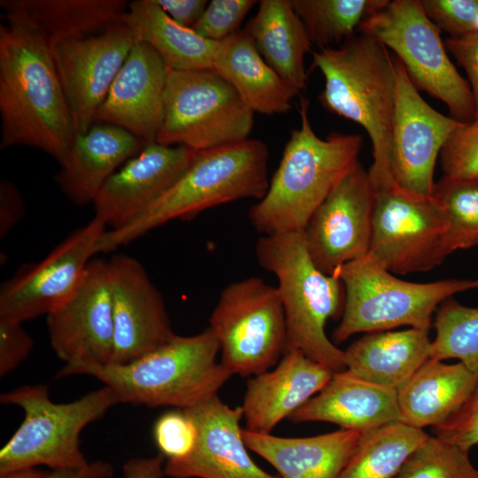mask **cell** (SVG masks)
<instances>
[{
  "instance_id": "1",
  "label": "cell",
  "mask_w": 478,
  "mask_h": 478,
  "mask_svg": "<svg viewBox=\"0 0 478 478\" xmlns=\"http://www.w3.org/2000/svg\"><path fill=\"white\" fill-rule=\"evenodd\" d=\"M1 149L27 146L59 164L76 135L50 50L24 29L0 26Z\"/></svg>"
},
{
  "instance_id": "2",
  "label": "cell",
  "mask_w": 478,
  "mask_h": 478,
  "mask_svg": "<svg viewBox=\"0 0 478 478\" xmlns=\"http://www.w3.org/2000/svg\"><path fill=\"white\" fill-rule=\"evenodd\" d=\"M310 103L301 97V124L290 132L266 195L248 212L261 235L303 232L310 218L358 161L363 139L333 132L318 136L309 119Z\"/></svg>"
},
{
  "instance_id": "3",
  "label": "cell",
  "mask_w": 478,
  "mask_h": 478,
  "mask_svg": "<svg viewBox=\"0 0 478 478\" xmlns=\"http://www.w3.org/2000/svg\"><path fill=\"white\" fill-rule=\"evenodd\" d=\"M220 345L209 328L169 341L122 365L64 366L57 377L89 375L110 387L120 403L147 407H193L218 395L232 374L218 362Z\"/></svg>"
},
{
  "instance_id": "4",
  "label": "cell",
  "mask_w": 478,
  "mask_h": 478,
  "mask_svg": "<svg viewBox=\"0 0 478 478\" xmlns=\"http://www.w3.org/2000/svg\"><path fill=\"white\" fill-rule=\"evenodd\" d=\"M268 159L267 145L251 138L197 151L175 184L130 223L106 230L95 253L113 251L167 222L190 220L220 204L243 198L260 200L269 186Z\"/></svg>"
},
{
  "instance_id": "5",
  "label": "cell",
  "mask_w": 478,
  "mask_h": 478,
  "mask_svg": "<svg viewBox=\"0 0 478 478\" xmlns=\"http://www.w3.org/2000/svg\"><path fill=\"white\" fill-rule=\"evenodd\" d=\"M312 67L324 77L322 106L361 126L368 134L372 178L392 175L389 145L396 101L393 57L375 38L359 33L341 45L312 51Z\"/></svg>"
},
{
  "instance_id": "6",
  "label": "cell",
  "mask_w": 478,
  "mask_h": 478,
  "mask_svg": "<svg viewBox=\"0 0 478 478\" xmlns=\"http://www.w3.org/2000/svg\"><path fill=\"white\" fill-rule=\"evenodd\" d=\"M255 253L260 266L278 280L287 325L286 351H299L333 373L345 370L344 351L325 330L329 319L343 314V282L315 266L303 232L261 235Z\"/></svg>"
},
{
  "instance_id": "7",
  "label": "cell",
  "mask_w": 478,
  "mask_h": 478,
  "mask_svg": "<svg viewBox=\"0 0 478 478\" xmlns=\"http://www.w3.org/2000/svg\"><path fill=\"white\" fill-rule=\"evenodd\" d=\"M19 406L24 418L0 451V474L46 466L51 471L87 467L81 450L83 428L104 416L120 399L108 386L68 403L51 401L45 385H24L0 396Z\"/></svg>"
},
{
  "instance_id": "8",
  "label": "cell",
  "mask_w": 478,
  "mask_h": 478,
  "mask_svg": "<svg viewBox=\"0 0 478 478\" xmlns=\"http://www.w3.org/2000/svg\"><path fill=\"white\" fill-rule=\"evenodd\" d=\"M344 288L342 319L333 339L343 343L360 332L400 326L429 330L434 312L454 294L478 289V279L417 283L401 280L373 254L346 263L333 273Z\"/></svg>"
},
{
  "instance_id": "9",
  "label": "cell",
  "mask_w": 478,
  "mask_h": 478,
  "mask_svg": "<svg viewBox=\"0 0 478 478\" xmlns=\"http://www.w3.org/2000/svg\"><path fill=\"white\" fill-rule=\"evenodd\" d=\"M358 31L391 50L418 90L442 101L451 117L463 123L476 119L469 83L452 64L441 31L424 12L420 0H389L364 20Z\"/></svg>"
},
{
  "instance_id": "10",
  "label": "cell",
  "mask_w": 478,
  "mask_h": 478,
  "mask_svg": "<svg viewBox=\"0 0 478 478\" xmlns=\"http://www.w3.org/2000/svg\"><path fill=\"white\" fill-rule=\"evenodd\" d=\"M254 112L214 69H168L156 142L197 151L249 138Z\"/></svg>"
},
{
  "instance_id": "11",
  "label": "cell",
  "mask_w": 478,
  "mask_h": 478,
  "mask_svg": "<svg viewBox=\"0 0 478 478\" xmlns=\"http://www.w3.org/2000/svg\"><path fill=\"white\" fill-rule=\"evenodd\" d=\"M209 323L220 345V362L232 375L265 373L286 352L287 325L278 289L259 277L227 285Z\"/></svg>"
},
{
  "instance_id": "12",
  "label": "cell",
  "mask_w": 478,
  "mask_h": 478,
  "mask_svg": "<svg viewBox=\"0 0 478 478\" xmlns=\"http://www.w3.org/2000/svg\"><path fill=\"white\" fill-rule=\"evenodd\" d=\"M374 192L369 252L392 274L429 271L451 254L446 221L431 195L409 191L394 177L371 181Z\"/></svg>"
},
{
  "instance_id": "13",
  "label": "cell",
  "mask_w": 478,
  "mask_h": 478,
  "mask_svg": "<svg viewBox=\"0 0 478 478\" xmlns=\"http://www.w3.org/2000/svg\"><path fill=\"white\" fill-rule=\"evenodd\" d=\"M107 230L94 216L39 262L22 266L0 286V320L22 323L48 315L73 291Z\"/></svg>"
},
{
  "instance_id": "14",
  "label": "cell",
  "mask_w": 478,
  "mask_h": 478,
  "mask_svg": "<svg viewBox=\"0 0 478 478\" xmlns=\"http://www.w3.org/2000/svg\"><path fill=\"white\" fill-rule=\"evenodd\" d=\"M396 101L389 145L392 175L402 188L429 196L436 160L451 135L464 123L431 107L403 64L393 58Z\"/></svg>"
},
{
  "instance_id": "15",
  "label": "cell",
  "mask_w": 478,
  "mask_h": 478,
  "mask_svg": "<svg viewBox=\"0 0 478 478\" xmlns=\"http://www.w3.org/2000/svg\"><path fill=\"white\" fill-rule=\"evenodd\" d=\"M47 316L50 343L66 366H105L113 352L109 259L92 258L73 291Z\"/></svg>"
},
{
  "instance_id": "16",
  "label": "cell",
  "mask_w": 478,
  "mask_h": 478,
  "mask_svg": "<svg viewBox=\"0 0 478 478\" xmlns=\"http://www.w3.org/2000/svg\"><path fill=\"white\" fill-rule=\"evenodd\" d=\"M374 192L358 160L313 212L303 231L315 266L324 274L366 256L372 236Z\"/></svg>"
},
{
  "instance_id": "17",
  "label": "cell",
  "mask_w": 478,
  "mask_h": 478,
  "mask_svg": "<svg viewBox=\"0 0 478 478\" xmlns=\"http://www.w3.org/2000/svg\"><path fill=\"white\" fill-rule=\"evenodd\" d=\"M136 41L121 19L97 35L50 50L76 134L94 125L98 108Z\"/></svg>"
},
{
  "instance_id": "18",
  "label": "cell",
  "mask_w": 478,
  "mask_h": 478,
  "mask_svg": "<svg viewBox=\"0 0 478 478\" xmlns=\"http://www.w3.org/2000/svg\"><path fill=\"white\" fill-rule=\"evenodd\" d=\"M113 318L112 365L140 358L169 341L173 331L164 298L133 257L109 259Z\"/></svg>"
},
{
  "instance_id": "19",
  "label": "cell",
  "mask_w": 478,
  "mask_h": 478,
  "mask_svg": "<svg viewBox=\"0 0 478 478\" xmlns=\"http://www.w3.org/2000/svg\"><path fill=\"white\" fill-rule=\"evenodd\" d=\"M184 410L197 427L192 451L167 459L164 473L171 478H281L266 472L248 453L240 422L242 406L230 407L218 395Z\"/></svg>"
},
{
  "instance_id": "20",
  "label": "cell",
  "mask_w": 478,
  "mask_h": 478,
  "mask_svg": "<svg viewBox=\"0 0 478 478\" xmlns=\"http://www.w3.org/2000/svg\"><path fill=\"white\" fill-rule=\"evenodd\" d=\"M196 154L184 146L148 143L103 185L93 202L95 215L110 230L127 225L175 184Z\"/></svg>"
},
{
  "instance_id": "21",
  "label": "cell",
  "mask_w": 478,
  "mask_h": 478,
  "mask_svg": "<svg viewBox=\"0 0 478 478\" xmlns=\"http://www.w3.org/2000/svg\"><path fill=\"white\" fill-rule=\"evenodd\" d=\"M167 73L157 51L136 41L98 108L95 123L114 125L146 143L156 142L164 116Z\"/></svg>"
},
{
  "instance_id": "22",
  "label": "cell",
  "mask_w": 478,
  "mask_h": 478,
  "mask_svg": "<svg viewBox=\"0 0 478 478\" xmlns=\"http://www.w3.org/2000/svg\"><path fill=\"white\" fill-rule=\"evenodd\" d=\"M333 372L299 351H288L272 371L249 379L242 406L245 429L270 434L330 381Z\"/></svg>"
},
{
  "instance_id": "23",
  "label": "cell",
  "mask_w": 478,
  "mask_h": 478,
  "mask_svg": "<svg viewBox=\"0 0 478 478\" xmlns=\"http://www.w3.org/2000/svg\"><path fill=\"white\" fill-rule=\"evenodd\" d=\"M147 143L120 127L95 123L74 135L56 182L73 204H93L105 181Z\"/></svg>"
},
{
  "instance_id": "24",
  "label": "cell",
  "mask_w": 478,
  "mask_h": 478,
  "mask_svg": "<svg viewBox=\"0 0 478 478\" xmlns=\"http://www.w3.org/2000/svg\"><path fill=\"white\" fill-rule=\"evenodd\" d=\"M126 0H1L7 23L55 45L92 36L121 20Z\"/></svg>"
},
{
  "instance_id": "25",
  "label": "cell",
  "mask_w": 478,
  "mask_h": 478,
  "mask_svg": "<svg viewBox=\"0 0 478 478\" xmlns=\"http://www.w3.org/2000/svg\"><path fill=\"white\" fill-rule=\"evenodd\" d=\"M294 423L325 421L359 432L400 421L397 389L364 381L346 370L297 409Z\"/></svg>"
},
{
  "instance_id": "26",
  "label": "cell",
  "mask_w": 478,
  "mask_h": 478,
  "mask_svg": "<svg viewBox=\"0 0 478 478\" xmlns=\"http://www.w3.org/2000/svg\"><path fill=\"white\" fill-rule=\"evenodd\" d=\"M360 436L359 431L344 428L307 437L243 429L248 449L273 466L281 478H339Z\"/></svg>"
},
{
  "instance_id": "27",
  "label": "cell",
  "mask_w": 478,
  "mask_h": 478,
  "mask_svg": "<svg viewBox=\"0 0 478 478\" xmlns=\"http://www.w3.org/2000/svg\"><path fill=\"white\" fill-rule=\"evenodd\" d=\"M478 384V374L461 362L428 359L397 389L400 422L423 429L448 420Z\"/></svg>"
},
{
  "instance_id": "28",
  "label": "cell",
  "mask_w": 478,
  "mask_h": 478,
  "mask_svg": "<svg viewBox=\"0 0 478 478\" xmlns=\"http://www.w3.org/2000/svg\"><path fill=\"white\" fill-rule=\"evenodd\" d=\"M429 330L372 332L344 351L345 370L368 382L397 389L430 358Z\"/></svg>"
},
{
  "instance_id": "29",
  "label": "cell",
  "mask_w": 478,
  "mask_h": 478,
  "mask_svg": "<svg viewBox=\"0 0 478 478\" xmlns=\"http://www.w3.org/2000/svg\"><path fill=\"white\" fill-rule=\"evenodd\" d=\"M213 69L253 112L285 113L297 96L264 60L244 29L219 42Z\"/></svg>"
},
{
  "instance_id": "30",
  "label": "cell",
  "mask_w": 478,
  "mask_h": 478,
  "mask_svg": "<svg viewBox=\"0 0 478 478\" xmlns=\"http://www.w3.org/2000/svg\"><path fill=\"white\" fill-rule=\"evenodd\" d=\"M244 30L268 66L298 95L306 88L305 57L312 46L290 0H261Z\"/></svg>"
},
{
  "instance_id": "31",
  "label": "cell",
  "mask_w": 478,
  "mask_h": 478,
  "mask_svg": "<svg viewBox=\"0 0 478 478\" xmlns=\"http://www.w3.org/2000/svg\"><path fill=\"white\" fill-rule=\"evenodd\" d=\"M136 40L148 43L175 71L213 69L217 42L175 23L156 0L129 2L122 17Z\"/></svg>"
},
{
  "instance_id": "32",
  "label": "cell",
  "mask_w": 478,
  "mask_h": 478,
  "mask_svg": "<svg viewBox=\"0 0 478 478\" xmlns=\"http://www.w3.org/2000/svg\"><path fill=\"white\" fill-rule=\"evenodd\" d=\"M428 437L423 429L400 421L361 432L339 478H394Z\"/></svg>"
},
{
  "instance_id": "33",
  "label": "cell",
  "mask_w": 478,
  "mask_h": 478,
  "mask_svg": "<svg viewBox=\"0 0 478 478\" xmlns=\"http://www.w3.org/2000/svg\"><path fill=\"white\" fill-rule=\"evenodd\" d=\"M389 0H290L312 46L334 48L355 35Z\"/></svg>"
},
{
  "instance_id": "34",
  "label": "cell",
  "mask_w": 478,
  "mask_h": 478,
  "mask_svg": "<svg viewBox=\"0 0 478 478\" xmlns=\"http://www.w3.org/2000/svg\"><path fill=\"white\" fill-rule=\"evenodd\" d=\"M431 196L446 221V241L450 253L477 245L478 178L443 175L435 183Z\"/></svg>"
},
{
  "instance_id": "35",
  "label": "cell",
  "mask_w": 478,
  "mask_h": 478,
  "mask_svg": "<svg viewBox=\"0 0 478 478\" xmlns=\"http://www.w3.org/2000/svg\"><path fill=\"white\" fill-rule=\"evenodd\" d=\"M434 325L430 358H457L478 374V307L463 305L450 297L437 308Z\"/></svg>"
},
{
  "instance_id": "36",
  "label": "cell",
  "mask_w": 478,
  "mask_h": 478,
  "mask_svg": "<svg viewBox=\"0 0 478 478\" xmlns=\"http://www.w3.org/2000/svg\"><path fill=\"white\" fill-rule=\"evenodd\" d=\"M394 478H478V468L469 451L428 436Z\"/></svg>"
},
{
  "instance_id": "37",
  "label": "cell",
  "mask_w": 478,
  "mask_h": 478,
  "mask_svg": "<svg viewBox=\"0 0 478 478\" xmlns=\"http://www.w3.org/2000/svg\"><path fill=\"white\" fill-rule=\"evenodd\" d=\"M153 440L167 459H181L194 449L197 427L191 417L182 409L162 413L152 428Z\"/></svg>"
},
{
  "instance_id": "38",
  "label": "cell",
  "mask_w": 478,
  "mask_h": 478,
  "mask_svg": "<svg viewBox=\"0 0 478 478\" xmlns=\"http://www.w3.org/2000/svg\"><path fill=\"white\" fill-rule=\"evenodd\" d=\"M439 157L445 176L478 178V118L459 127Z\"/></svg>"
},
{
  "instance_id": "39",
  "label": "cell",
  "mask_w": 478,
  "mask_h": 478,
  "mask_svg": "<svg viewBox=\"0 0 478 478\" xmlns=\"http://www.w3.org/2000/svg\"><path fill=\"white\" fill-rule=\"evenodd\" d=\"M428 17L451 38L478 34V0H420Z\"/></svg>"
},
{
  "instance_id": "40",
  "label": "cell",
  "mask_w": 478,
  "mask_h": 478,
  "mask_svg": "<svg viewBox=\"0 0 478 478\" xmlns=\"http://www.w3.org/2000/svg\"><path fill=\"white\" fill-rule=\"evenodd\" d=\"M255 0H212L192 29L200 36L221 42L239 31Z\"/></svg>"
},
{
  "instance_id": "41",
  "label": "cell",
  "mask_w": 478,
  "mask_h": 478,
  "mask_svg": "<svg viewBox=\"0 0 478 478\" xmlns=\"http://www.w3.org/2000/svg\"><path fill=\"white\" fill-rule=\"evenodd\" d=\"M433 430L435 436L466 451L478 444V384L462 407Z\"/></svg>"
},
{
  "instance_id": "42",
  "label": "cell",
  "mask_w": 478,
  "mask_h": 478,
  "mask_svg": "<svg viewBox=\"0 0 478 478\" xmlns=\"http://www.w3.org/2000/svg\"><path fill=\"white\" fill-rule=\"evenodd\" d=\"M33 347L34 340L22 323L0 320V376L18 367Z\"/></svg>"
},
{
  "instance_id": "43",
  "label": "cell",
  "mask_w": 478,
  "mask_h": 478,
  "mask_svg": "<svg viewBox=\"0 0 478 478\" xmlns=\"http://www.w3.org/2000/svg\"><path fill=\"white\" fill-rule=\"evenodd\" d=\"M447 51L451 52L458 64L467 74L473 94L476 119L478 118V34L463 38H447L444 41Z\"/></svg>"
},
{
  "instance_id": "44",
  "label": "cell",
  "mask_w": 478,
  "mask_h": 478,
  "mask_svg": "<svg viewBox=\"0 0 478 478\" xmlns=\"http://www.w3.org/2000/svg\"><path fill=\"white\" fill-rule=\"evenodd\" d=\"M25 216V202L17 186L8 181H0V237L10 233Z\"/></svg>"
},
{
  "instance_id": "45",
  "label": "cell",
  "mask_w": 478,
  "mask_h": 478,
  "mask_svg": "<svg viewBox=\"0 0 478 478\" xmlns=\"http://www.w3.org/2000/svg\"><path fill=\"white\" fill-rule=\"evenodd\" d=\"M163 11L178 25L192 28L204 13L207 0H156Z\"/></svg>"
},
{
  "instance_id": "46",
  "label": "cell",
  "mask_w": 478,
  "mask_h": 478,
  "mask_svg": "<svg viewBox=\"0 0 478 478\" xmlns=\"http://www.w3.org/2000/svg\"><path fill=\"white\" fill-rule=\"evenodd\" d=\"M166 457L158 452L149 458H132L122 466L123 478H164Z\"/></svg>"
},
{
  "instance_id": "47",
  "label": "cell",
  "mask_w": 478,
  "mask_h": 478,
  "mask_svg": "<svg viewBox=\"0 0 478 478\" xmlns=\"http://www.w3.org/2000/svg\"><path fill=\"white\" fill-rule=\"evenodd\" d=\"M112 474L113 467L110 463L96 460L82 469L51 471L50 478H109Z\"/></svg>"
},
{
  "instance_id": "48",
  "label": "cell",
  "mask_w": 478,
  "mask_h": 478,
  "mask_svg": "<svg viewBox=\"0 0 478 478\" xmlns=\"http://www.w3.org/2000/svg\"><path fill=\"white\" fill-rule=\"evenodd\" d=\"M50 472L37 467L24 468L0 474V478H50Z\"/></svg>"
}]
</instances>
